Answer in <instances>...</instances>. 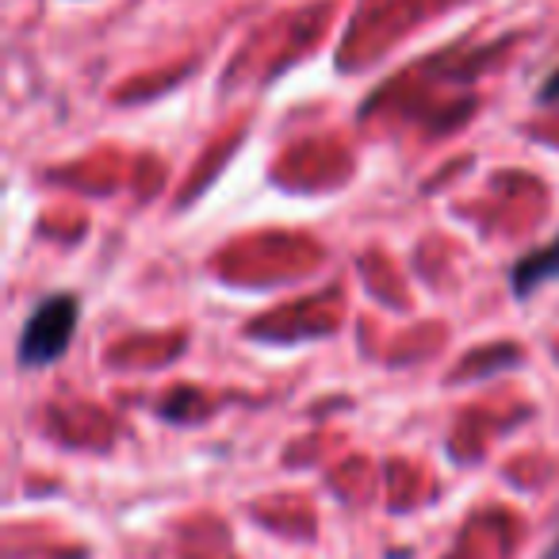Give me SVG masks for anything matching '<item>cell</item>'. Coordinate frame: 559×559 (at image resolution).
<instances>
[{"instance_id":"3","label":"cell","mask_w":559,"mask_h":559,"mask_svg":"<svg viewBox=\"0 0 559 559\" xmlns=\"http://www.w3.org/2000/svg\"><path fill=\"white\" fill-rule=\"evenodd\" d=\"M536 100H540V104H559V70L551 73L548 81H544L540 93H536Z\"/></svg>"},{"instance_id":"1","label":"cell","mask_w":559,"mask_h":559,"mask_svg":"<svg viewBox=\"0 0 559 559\" xmlns=\"http://www.w3.org/2000/svg\"><path fill=\"white\" fill-rule=\"evenodd\" d=\"M81 304L73 296H47L32 314H27L24 330L16 342L20 368H50L70 353L73 337H78Z\"/></svg>"},{"instance_id":"4","label":"cell","mask_w":559,"mask_h":559,"mask_svg":"<svg viewBox=\"0 0 559 559\" xmlns=\"http://www.w3.org/2000/svg\"><path fill=\"white\" fill-rule=\"evenodd\" d=\"M548 559H559V540H556V548L548 551Z\"/></svg>"},{"instance_id":"2","label":"cell","mask_w":559,"mask_h":559,"mask_svg":"<svg viewBox=\"0 0 559 559\" xmlns=\"http://www.w3.org/2000/svg\"><path fill=\"white\" fill-rule=\"evenodd\" d=\"M551 280H559V238L533 249V253H525L510 269V288L518 299H528L533 292H540L544 284H551Z\"/></svg>"}]
</instances>
